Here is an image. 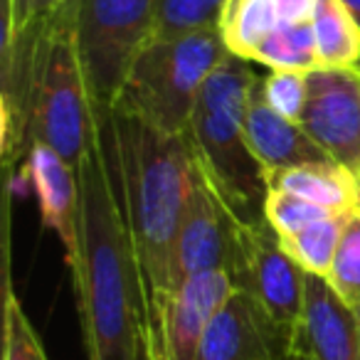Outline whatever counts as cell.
<instances>
[{
  "instance_id": "obj_17",
  "label": "cell",
  "mask_w": 360,
  "mask_h": 360,
  "mask_svg": "<svg viewBox=\"0 0 360 360\" xmlns=\"http://www.w3.org/2000/svg\"><path fill=\"white\" fill-rule=\"evenodd\" d=\"M314 37L319 67L353 70L360 55V27L340 0H316Z\"/></svg>"
},
{
  "instance_id": "obj_8",
  "label": "cell",
  "mask_w": 360,
  "mask_h": 360,
  "mask_svg": "<svg viewBox=\"0 0 360 360\" xmlns=\"http://www.w3.org/2000/svg\"><path fill=\"white\" fill-rule=\"evenodd\" d=\"M309 94L299 124L319 148L360 175V75L355 70L316 67L306 75Z\"/></svg>"
},
{
  "instance_id": "obj_10",
  "label": "cell",
  "mask_w": 360,
  "mask_h": 360,
  "mask_svg": "<svg viewBox=\"0 0 360 360\" xmlns=\"http://www.w3.org/2000/svg\"><path fill=\"white\" fill-rule=\"evenodd\" d=\"M230 271L195 274L168 296L150 338V360H195L212 316L232 294Z\"/></svg>"
},
{
  "instance_id": "obj_11",
  "label": "cell",
  "mask_w": 360,
  "mask_h": 360,
  "mask_svg": "<svg viewBox=\"0 0 360 360\" xmlns=\"http://www.w3.org/2000/svg\"><path fill=\"white\" fill-rule=\"evenodd\" d=\"M22 178L35 193L45 227L60 237L70 269L79 257V178L55 148L32 143L25 155Z\"/></svg>"
},
{
  "instance_id": "obj_1",
  "label": "cell",
  "mask_w": 360,
  "mask_h": 360,
  "mask_svg": "<svg viewBox=\"0 0 360 360\" xmlns=\"http://www.w3.org/2000/svg\"><path fill=\"white\" fill-rule=\"evenodd\" d=\"M77 168L79 257L72 266L82 338L89 360H150L143 284L114 170L106 119Z\"/></svg>"
},
{
  "instance_id": "obj_30",
  "label": "cell",
  "mask_w": 360,
  "mask_h": 360,
  "mask_svg": "<svg viewBox=\"0 0 360 360\" xmlns=\"http://www.w3.org/2000/svg\"><path fill=\"white\" fill-rule=\"evenodd\" d=\"M299 360H311V358H306V355H299Z\"/></svg>"
},
{
  "instance_id": "obj_23",
  "label": "cell",
  "mask_w": 360,
  "mask_h": 360,
  "mask_svg": "<svg viewBox=\"0 0 360 360\" xmlns=\"http://www.w3.org/2000/svg\"><path fill=\"white\" fill-rule=\"evenodd\" d=\"M333 215V212L323 210V207L314 205V202L304 200L299 195H291V193L281 191H269L266 193L264 202V220L271 225V230L286 240V237H294L296 232L306 230L314 222L323 220V217Z\"/></svg>"
},
{
  "instance_id": "obj_24",
  "label": "cell",
  "mask_w": 360,
  "mask_h": 360,
  "mask_svg": "<svg viewBox=\"0 0 360 360\" xmlns=\"http://www.w3.org/2000/svg\"><path fill=\"white\" fill-rule=\"evenodd\" d=\"M65 0H3V30L45 37L57 22Z\"/></svg>"
},
{
  "instance_id": "obj_13",
  "label": "cell",
  "mask_w": 360,
  "mask_h": 360,
  "mask_svg": "<svg viewBox=\"0 0 360 360\" xmlns=\"http://www.w3.org/2000/svg\"><path fill=\"white\" fill-rule=\"evenodd\" d=\"M245 131L252 153L259 160L264 173L330 160L319 148V143L306 134L304 126L284 119L266 104L264 91H262V77H257L247 96Z\"/></svg>"
},
{
  "instance_id": "obj_7",
  "label": "cell",
  "mask_w": 360,
  "mask_h": 360,
  "mask_svg": "<svg viewBox=\"0 0 360 360\" xmlns=\"http://www.w3.org/2000/svg\"><path fill=\"white\" fill-rule=\"evenodd\" d=\"M227 271L235 289L250 296L276 333L296 350L309 274L291 259L264 217L257 222L235 220Z\"/></svg>"
},
{
  "instance_id": "obj_15",
  "label": "cell",
  "mask_w": 360,
  "mask_h": 360,
  "mask_svg": "<svg viewBox=\"0 0 360 360\" xmlns=\"http://www.w3.org/2000/svg\"><path fill=\"white\" fill-rule=\"evenodd\" d=\"M316 0H227L220 32L232 55L252 62L257 47L291 22L311 20Z\"/></svg>"
},
{
  "instance_id": "obj_19",
  "label": "cell",
  "mask_w": 360,
  "mask_h": 360,
  "mask_svg": "<svg viewBox=\"0 0 360 360\" xmlns=\"http://www.w3.org/2000/svg\"><path fill=\"white\" fill-rule=\"evenodd\" d=\"M252 62H259L269 70H316L319 67V52H316L314 22L301 20L276 30L274 35H269L257 47Z\"/></svg>"
},
{
  "instance_id": "obj_3",
  "label": "cell",
  "mask_w": 360,
  "mask_h": 360,
  "mask_svg": "<svg viewBox=\"0 0 360 360\" xmlns=\"http://www.w3.org/2000/svg\"><path fill=\"white\" fill-rule=\"evenodd\" d=\"M255 79L252 62L230 55L205 82L186 131L198 173L240 222L262 220L269 193L245 131L247 96Z\"/></svg>"
},
{
  "instance_id": "obj_29",
  "label": "cell",
  "mask_w": 360,
  "mask_h": 360,
  "mask_svg": "<svg viewBox=\"0 0 360 360\" xmlns=\"http://www.w3.org/2000/svg\"><path fill=\"white\" fill-rule=\"evenodd\" d=\"M353 70H355V72H358V75H360V55H358V62H355V65H353Z\"/></svg>"
},
{
  "instance_id": "obj_22",
  "label": "cell",
  "mask_w": 360,
  "mask_h": 360,
  "mask_svg": "<svg viewBox=\"0 0 360 360\" xmlns=\"http://www.w3.org/2000/svg\"><path fill=\"white\" fill-rule=\"evenodd\" d=\"M3 360H50L11 281L3 301Z\"/></svg>"
},
{
  "instance_id": "obj_28",
  "label": "cell",
  "mask_w": 360,
  "mask_h": 360,
  "mask_svg": "<svg viewBox=\"0 0 360 360\" xmlns=\"http://www.w3.org/2000/svg\"><path fill=\"white\" fill-rule=\"evenodd\" d=\"M72 6V0H65V6H62V11L60 13H65L67 11V8H70ZM57 18H60V15H57Z\"/></svg>"
},
{
  "instance_id": "obj_25",
  "label": "cell",
  "mask_w": 360,
  "mask_h": 360,
  "mask_svg": "<svg viewBox=\"0 0 360 360\" xmlns=\"http://www.w3.org/2000/svg\"><path fill=\"white\" fill-rule=\"evenodd\" d=\"M306 75L309 72H294V70H269V75L262 77V91L264 99L276 114H281L289 121H301L306 106V94H309V84H306Z\"/></svg>"
},
{
  "instance_id": "obj_12",
  "label": "cell",
  "mask_w": 360,
  "mask_h": 360,
  "mask_svg": "<svg viewBox=\"0 0 360 360\" xmlns=\"http://www.w3.org/2000/svg\"><path fill=\"white\" fill-rule=\"evenodd\" d=\"M296 353L311 360H360V314L323 276H306Z\"/></svg>"
},
{
  "instance_id": "obj_20",
  "label": "cell",
  "mask_w": 360,
  "mask_h": 360,
  "mask_svg": "<svg viewBox=\"0 0 360 360\" xmlns=\"http://www.w3.org/2000/svg\"><path fill=\"white\" fill-rule=\"evenodd\" d=\"M227 0H158L153 40L188 35L220 25Z\"/></svg>"
},
{
  "instance_id": "obj_14",
  "label": "cell",
  "mask_w": 360,
  "mask_h": 360,
  "mask_svg": "<svg viewBox=\"0 0 360 360\" xmlns=\"http://www.w3.org/2000/svg\"><path fill=\"white\" fill-rule=\"evenodd\" d=\"M279 345L291 348L255 301L240 289H232L220 311L212 316L195 360H259Z\"/></svg>"
},
{
  "instance_id": "obj_18",
  "label": "cell",
  "mask_w": 360,
  "mask_h": 360,
  "mask_svg": "<svg viewBox=\"0 0 360 360\" xmlns=\"http://www.w3.org/2000/svg\"><path fill=\"white\" fill-rule=\"evenodd\" d=\"M348 212L343 215H328L323 220L314 222L306 230L296 232L294 237L281 240L284 250L291 255V259L311 276H328L330 266H333V257L338 250L340 235H343Z\"/></svg>"
},
{
  "instance_id": "obj_26",
  "label": "cell",
  "mask_w": 360,
  "mask_h": 360,
  "mask_svg": "<svg viewBox=\"0 0 360 360\" xmlns=\"http://www.w3.org/2000/svg\"><path fill=\"white\" fill-rule=\"evenodd\" d=\"M259 360H299V353L286 345H279V348H271L269 353H264Z\"/></svg>"
},
{
  "instance_id": "obj_9",
  "label": "cell",
  "mask_w": 360,
  "mask_h": 360,
  "mask_svg": "<svg viewBox=\"0 0 360 360\" xmlns=\"http://www.w3.org/2000/svg\"><path fill=\"white\" fill-rule=\"evenodd\" d=\"M232 232L235 217L193 163L191 193L170 257V294L191 276L227 269L232 255Z\"/></svg>"
},
{
  "instance_id": "obj_31",
  "label": "cell",
  "mask_w": 360,
  "mask_h": 360,
  "mask_svg": "<svg viewBox=\"0 0 360 360\" xmlns=\"http://www.w3.org/2000/svg\"><path fill=\"white\" fill-rule=\"evenodd\" d=\"M358 314H360V309H358Z\"/></svg>"
},
{
  "instance_id": "obj_6",
  "label": "cell",
  "mask_w": 360,
  "mask_h": 360,
  "mask_svg": "<svg viewBox=\"0 0 360 360\" xmlns=\"http://www.w3.org/2000/svg\"><path fill=\"white\" fill-rule=\"evenodd\" d=\"M99 116L91 104L72 30L57 20L47 35L30 104L27 150L32 143L55 148L67 163L79 168L99 141Z\"/></svg>"
},
{
  "instance_id": "obj_2",
  "label": "cell",
  "mask_w": 360,
  "mask_h": 360,
  "mask_svg": "<svg viewBox=\"0 0 360 360\" xmlns=\"http://www.w3.org/2000/svg\"><path fill=\"white\" fill-rule=\"evenodd\" d=\"M104 119L143 284L150 345L158 316L170 296V257L191 193L193 153L186 134H165L119 106Z\"/></svg>"
},
{
  "instance_id": "obj_21",
  "label": "cell",
  "mask_w": 360,
  "mask_h": 360,
  "mask_svg": "<svg viewBox=\"0 0 360 360\" xmlns=\"http://www.w3.org/2000/svg\"><path fill=\"white\" fill-rule=\"evenodd\" d=\"M326 281L350 309H360V210L348 212Z\"/></svg>"
},
{
  "instance_id": "obj_5",
  "label": "cell",
  "mask_w": 360,
  "mask_h": 360,
  "mask_svg": "<svg viewBox=\"0 0 360 360\" xmlns=\"http://www.w3.org/2000/svg\"><path fill=\"white\" fill-rule=\"evenodd\" d=\"M158 0H72L60 13L72 30L96 116L116 106L131 65L155 35Z\"/></svg>"
},
{
  "instance_id": "obj_27",
  "label": "cell",
  "mask_w": 360,
  "mask_h": 360,
  "mask_svg": "<svg viewBox=\"0 0 360 360\" xmlns=\"http://www.w3.org/2000/svg\"><path fill=\"white\" fill-rule=\"evenodd\" d=\"M345 6V11L353 15V20L358 22V27H360V0H340Z\"/></svg>"
},
{
  "instance_id": "obj_16",
  "label": "cell",
  "mask_w": 360,
  "mask_h": 360,
  "mask_svg": "<svg viewBox=\"0 0 360 360\" xmlns=\"http://www.w3.org/2000/svg\"><path fill=\"white\" fill-rule=\"evenodd\" d=\"M266 188L299 195L333 215L355 210L358 200V183L348 168L338 165L335 160L326 163H306L296 168H281L264 173Z\"/></svg>"
},
{
  "instance_id": "obj_4",
  "label": "cell",
  "mask_w": 360,
  "mask_h": 360,
  "mask_svg": "<svg viewBox=\"0 0 360 360\" xmlns=\"http://www.w3.org/2000/svg\"><path fill=\"white\" fill-rule=\"evenodd\" d=\"M230 55L220 27L148 42L131 65L116 106L165 134L183 136L205 82Z\"/></svg>"
}]
</instances>
